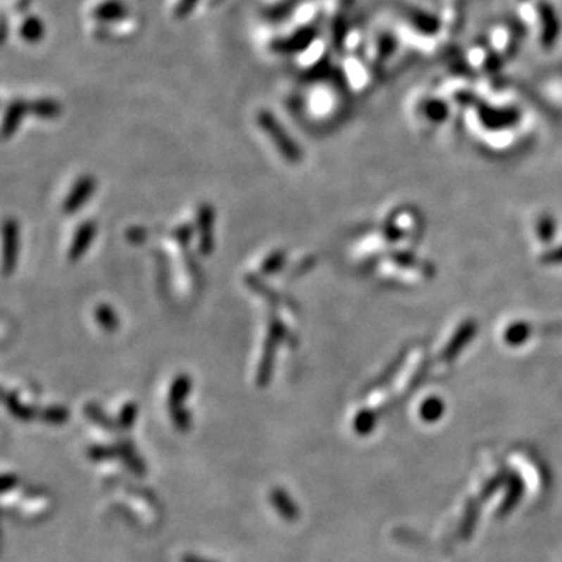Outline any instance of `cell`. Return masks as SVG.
<instances>
[{"mask_svg": "<svg viewBox=\"0 0 562 562\" xmlns=\"http://www.w3.org/2000/svg\"><path fill=\"white\" fill-rule=\"evenodd\" d=\"M286 337H287V330L285 327V323L278 319V316H272L269 320V335L264 344L263 358L261 363H259L256 375V383L259 387H264L269 383L277 347L281 341L286 339Z\"/></svg>", "mask_w": 562, "mask_h": 562, "instance_id": "cell-1", "label": "cell"}, {"mask_svg": "<svg viewBox=\"0 0 562 562\" xmlns=\"http://www.w3.org/2000/svg\"><path fill=\"white\" fill-rule=\"evenodd\" d=\"M256 120H258V125L261 127L266 133H268L272 142L275 144L280 150V154L283 155L286 160H291V161L300 160L301 154H300V149L297 147V144H295L289 138V135L285 132L283 125L280 124L277 118L273 116L270 111H266V110L259 111Z\"/></svg>", "mask_w": 562, "mask_h": 562, "instance_id": "cell-2", "label": "cell"}, {"mask_svg": "<svg viewBox=\"0 0 562 562\" xmlns=\"http://www.w3.org/2000/svg\"><path fill=\"white\" fill-rule=\"evenodd\" d=\"M214 210L210 205H201L197 213L199 251L204 256L213 254L214 249Z\"/></svg>", "mask_w": 562, "mask_h": 562, "instance_id": "cell-3", "label": "cell"}, {"mask_svg": "<svg viewBox=\"0 0 562 562\" xmlns=\"http://www.w3.org/2000/svg\"><path fill=\"white\" fill-rule=\"evenodd\" d=\"M19 256V227L14 219H8L4 225V272L5 275L16 268Z\"/></svg>", "mask_w": 562, "mask_h": 562, "instance_id": "cell-4", "label": "cell"}, {"mask_svg": "<svg viewBox=\"0 0 562 562\" xmlns=\"http://www.w3.org/2000/svg\"><path fill=\"white\" fill-rule=\"evenodd\" d=\"M94 189H96V180L91 175H83L78 182L75 183V186L72 187V191L69 192V196L64 201V211L68 214H72L74 211H77L78 208H82L88 199L92 196Z\"/></svg>", "mask_w": 562, "mask_h": 562, "instance_id": "cell-5", "label": "cell"}, {"mask_svg": "<svg viewBox=\"0 0 562 562\" xmlns=\"http://www.w3.org/2000/svg\"><path fill=\"white\" fill-rule=\"evenodd\" d=\"M96 232H97V227H96V223H94L92 220L82 223L80 228L77 230L74 241H72V244H70L69 261L75 263L86 254V250L89 249V246L94 241V236H96Z\"/></svg>", "mask_w": 562, "mask_h": 562, "instance_id": "cell-6", "label": "cell"}, {"mask_svg": "<svg viewBox=\"0 0 562 562\" xmlns=\"http://www.w3.org/2000/svg\"><path fill=\"white\" fill-rule=\"evenodd\" d=\"M539 16L540 24H542V44L545 47H551L559 36V20L556 11L549 4H540Z\"/></svg>", "mask_w": 562, "mask_h": 562, "instance_id": "cell-7", "label": "cell"}, {"mask_svg": "<svg viewBox=\"0 0 562 562\" xmlns=\"http://www.w3.org/2000/svg\"><path fill=\"white\" fill-rule=\"evenodd\" d=\"M270 503H272V506L278 511V514L285 518V520H295V518H297V516H299L297 506H295L294 501L291 500L289 494H287L285 489H280V487L272 489Z\"/></svg>", "mask_w": 562, "mask_h": 562, "instance_id": "cell-8", "label": "cell"}, {"mask_svg": "<svg viewBox=\"0 0 562 562\" xmlns=\"http://www.w3.org/2000/svg\"><path fill=\"white\" fill-rule=\"evenodd\" d=\"M192 389V381L187 375H178V377L172 381V386L169 389L168 401H169V409H174L178 406H183V401L186 400L187 395L191 394Z\"/></svg>", "mask_w": 562, "mask_h": 562, "instance_id": "cell-9", "label": "cell"}, {"mask_svg": "<svg viewBox=\"0 0 562 562\" xmlns=\"http://www.w3.org/2000/svg\"><path fill=\"white\" fill-rule=\"evenodd\" d=\"M316 28H305V30H301L299 33H295L292 38H287L286 41H278L273 44L278 52H297V50H301L304 47H306L309 42L314 39L316 36Z\"/></svg>", "mask_w": 562, "mask_h": 562, "instance_id": "cell-10", "label": "cell"}, {"mask_svg": "<svg viewBox=\"0 0 562 562\" xmlns=\"http://www.w3.org/2000/svg\"><path fill=\"white\" fill-rule=\"evenodd\" d=\"M28 110V104L23 102V100H18V102H13L8 110H6L5 119H4V138L8 139L10 136L16 132V128L20 124V119Z\"/></svg>", "mask_w": 562, "mask_h": 562, "instance_id": "cell-11", "label": "cell"}, {"mask_svg": "<svg viewBox=\"0 0 562 562\" xmlns=\"http://www.w3.org/2000/svg\"><path fill=\"white\" fill-rule=\"evenodd\" d=\"M5 403H6V408L10 409V413L19 420H27L28 422V420H32L36 417V411L32 406L20 403L16 392H11L8 395H5Z\"/></svg>", "mask_w": 562, "mask_h": 562, "instance_id": "cell-12", "label": "cell"}, {"mask_svg": "<svg viewBox=\"0 0 562 562\" xmlns=\"http://www.w3.org/2000/svg\"><path fill=\"white\" fill-rule=\"evenodd\" d=\"M96 320L99 322V325L102 327L105 331H116L119 328V317L114 313V309L108 305H99L96 308Z\"/></svg>", "mask_w": 562, "mask_h": 562, "instance_id": "cell-13", "label": "cell"}, {"mask_svg": "<svg viewBox=\"0 0 562 562\" xmlns=\"http://www.w3.org/2000/svg\"><path fill=\"white\" fill-rule=\"evenodd\" d=\"M118 453L119 455L124 458V461H125V464L130 467V470H133L135 473H144V470H146V468H144V466H142V463H141V459L135 455V451H133V445L130 444V442H122V444H119L118 447Z\"/></svg>", "mask_w": 562, "mask_h": 562, "instance_id": "cell-14", "label": "cell"}, {"mask_svg": "<svg viewBox=\"0 0 562 562\" xmlns=\"http://www.w3.org/2000/svg\"><path fill=\"white\" fill-rule=\"evenodd\" d=\"M28 110L39 118L52 119L60 114V105L54 102V100H39V102L28 105Z\"/></svg>", "mask_w": 562, "mask_h": 562, "instance_id": "cell-15", "label": "cell"}, {"mask_svg": "<svg viewBox=\"0 0 562 562\" xmlns=\"http://www.w3.org/2000/svg\"><path fill=\"white\" fill-rule=\"evenodd\" d=\"M85 416L89 417L94 423H97L99 427H102L108 431H113L116 428V425H114L110 417H108L97 405H94V403H89V405L85 406Z\"/></svg>", "mask_w": 562, "mask_h": 562, "instance_id": "cell-16", "label": "cell"}, {"mask_svg": "<svg viewBox=\"0 0 562 562\" xmlns=\"http://www.w3.org/2000/svg\"><path fill=\"white\" fill-rule=\"evenodd\" d=\"M39 417L47 423L61 425L69 419V411L64 406H47L41 411Z\"/></svg>", "mask_w": 562, "mask_h": 562, "instance_id": "cell-17", "label": "cell"}, {"mask_svg": "<svg viewBox=\"0 0 562 562\" xmlns=\"http://www.w3.org/2000/svg\"><path fill=\"white\" fill-rule=\"evenodd\" d=\"M411 20H413L414 25L423 33H435L439 28V23L436 20V18L422 11H416L414 14H411Z\"/></svg>", "mask_w": 562, "mask_h": 562, "instance_id": "cell-18", "label": "cell"}, {"mask_svg": "<svg viewBox=\"0 0 562 562\" xmlns=\"http://www.w3.org/2000/svg\"><path fill=\"white\" fill-rule=\"evenodd\" d=\"M136 417H138V405H136L135 401L125 403L119 413V419H118L119 427L124 430H130L133 427Z\"/></svg>", "mask_w": 562, "mask_h": 562, "instance_id": "cell-19", "label": "cell"}, {"mask_svg": "<svg viewBox=\"0 0 562 562\" xmlns=\"http://www.w3.org/2000/svg\"><path fill=\"white\" fill-rule=\"evenodd\" d=\"M285 259H286L285 251H281V250L272 251V254L264 259V263L261 266L263 273H266V275H270V273L278 272L285 266Z\"/></svg>", "mask_w": 562, "mask_h": 562, "instance_id": "cell-20", "label": "cell"}, {"mask_svg": "<svg viewBox=\"0 0 562 562\" xmlns=\"http://www.w3.org/2000/svg\"><path fill=\"white\" fill-rule=\"evenodd\" d=\"M170 416H172V420H174V423H175V427L180 431H187L191 428V423H192L191 414H189V411H186L183 406L170 409Z\"/></svg>", "mask_w": 562, "mask_h": 562, "instance_id": "cell-21", "label": "cell"}, {"mask_svg": "<svg viewBox=\"0 0 562 562\" xmlns=\"http://www.w3.org/2000/svg\"><path fill=\"white\" fill-rule=\"evenodd\" d=\"M124 14V10H122V6L116 2H110L104 6H99L96 10V16L97 18H102V19H114L118 16H122Z\"/></svg>", "mask_w": 562, "mask_h": 562, "instance_id": "cell-22", "label": "cell"}, {"mask_svg": "<svg viewBox=\"0 0 562 562\" xmlns=\"http://www.w3.org/2000/svg\"><path fill=\"white\" fill-rule=\"evenodd\" d=\"M89 458L94 461H105L118 456V449H108V447H92L89 449Z\"/></svg>", "mask_w": 562, "mask_h": 562, "instance_id": "cell-23", "label": "cell"}, {"mask_svg": "<svg viewBox=\"0 0 562 562\" xmlns=\"http://www.w3.org/2000/svg\"><path fill=\"white\" fill-rule=\"evenodd\" d=\"M196 4H197V0H180L178 5L175 6V13H174L175 18H178V19L186 18L187 14L192 11L194 6H196Z\"/></svg>", "mask_w": 562, "mask_h": 562, "instance_id": "cell-24", "label": "cell"}, {"mask_svg": "<svg viewBox=\"0 0 562 562\" xmlns=\"http://www.w3.org/2000/svg\"><path fill=\"white\" fill-rule=\"evenodd\" d=\"M192 233H194V228L191 225H183V227L175 230L174 236H175V239L182 244V246H186V244H189Z\"/></svg>", "mask_w": 562, "mask_h": 562, "instance_id": "cell-25", "label": "cell"}, {"mask_svg": "<svg viewBox=\"0 0 562 562\" xmlns=\"http://www.w3.org/2000/svg\"><path fill=\"white\" fill-rule=\"evenodd\" d=\"M146 235H147L146 228H142V227L130 228L128 232H127L128 241H130V242H133V244H141V242L146 241Z\"/></svg>", "mask_w": 562, "mask_h": 562, "instance_id": "cell-26", "label": "cell"}, {"mask_svg": "<svg viewBox=\"0 0 562 562\" xmlns=\"http://www.w3.org/2000/svg\"><path fill=\"white\" fill-rule=\"evenodd\" d=\"M18 482H19V480H18L16 475H14V473H5L4 477H2V491H4V494H6L8 491H11V489L16 487Z\"/></svg>", "mask_w": 562, "mask_h": 562, "instance_id": "cell-27", "label": "cell"}, {"mask_svg": "<svg viewBox=\"0 0 562 562\" xmlns=\"http://www.w3.org/2000/svg\"><path fill=\"white\" fill-rule=\"evenodd\" d=\"M182 562H216V561L197 556V554H185V556L182 558Z\"/></svg>", "mask_w": 562, "mask_h": 562, "instance_id": "cell-28", "label": "cell"}]
</instances>
